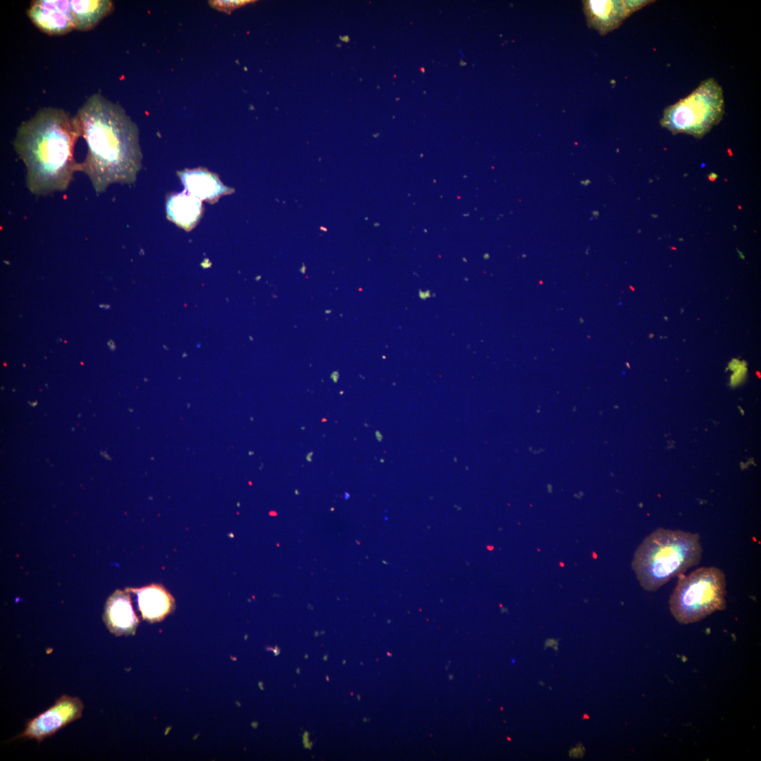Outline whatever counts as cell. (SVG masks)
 Listing matches in <instances>:
<instances>
[{"label": "cell", "instance_id": "obj_1", "mask_svg": "<svg viewBox=\"0 0 761 761\" xmlns=\"http://www.w3.org/2000/svg\"><path fill=\"white\" fill-rule=\"evenodd\" d=\"M87 145L78 171L101 193L111 184H132L141 168L138 128L124 109L100 94H92L75 116Z\"/></svg>", "mask_w": 761, "mask_h": 761}, {"label": "cell", "instance_id": "obj_2", "mask_svg": "<svg viewBox=\"0 0 761 761\" xmlns=\"http://www.w3.org/2000/svg\"><path fill=\"white\" fill-rule=\"evenodd\" d=\"M81 137L75 116L43 108L18 128L13 147L26 168V186L35 195L66 190L78 171L74 147Z\"/></svg>", "mask_w": 761, "mask_h": 761}, {"label": "cell", "instance_id": "obj_3", "mask_svg": "<svg viewBox=\"0 0 761 761\" xmlns=\"http://www.w3.org/2000/svg\"><path fill=\"white\" fill-rule=\"evenodd\" d=\"M702 551L698 533L658 528L636 549L632 568L641 587L655 591L698 564Z\"/></svg>", "mask_w": 761, "mask_h": 761}, {"label": "cell", "instance_id": "obj_4", "mask_svg": "<svg viewBox=\"0 0 761 761\" xmlns=\"http://www.w3.org/2000/svg\"><path fill=\"white\" fill-rule=\"evenodd\" d=\"M669 609L680 624L697 622L726 607V577L716 567H700L679 576Z\"/></svg>", "mask_w": 761, "mask_h": 761}, {"label": "cell", "instance_id": "obj_5", "mask_svg": "<svg viewBox=\"0 0 761 761\" xmlns=\"http://www.w3.org/2000/svg\"><path fill=\"white\" fill-rule=\"evenodd\" d=\"M724 97L722 87L709 78L684 98L664 109L660 125L673 134L702 138L722 119Z\"/></svg>", "mask_w": 761, "mask_h": 761}, {"label": "cell", "instance_id": "obj_6", "mask_svg": "<svg viewBox=\"0 0 761 761\" xmlns=\"http://www.w3.org/2000/svg\"><path fill=\"white\" fill-rule=\"evenodd\" d=\"M83 708L84 705L79 698L63 695L54 705L29 720L18 738L41 742L81 717Z\"/></svg>", "mask_w": 761, "mask_h": 761}, {"label": "cell", "instance_id": "obj_7", "mask_svg": "<svg viewBox=\"0 0 761 761\" xmlns=\"http://www.w3.org/2000/svg\"><path fill=\"white\" fill-rule=\"evenodd\" d=\"M650 0L583 1L588 25L605 35L619 27L633 13L654 2Z\"/></svg>", "mask_w": 761, "mask_h": 761}, {"label": "cell", "instance_id": "obj_8", "mask_svg": "<svg viewBox=\"0 0 761 761\" xmlns=\"http://www.w3.org/2000/svg\"><path fill=\"white\" fill-rule=\"evenodd\" d=\"M27 14L37 27L49 35H62L75 29L70 1L34 0Z\"/></svg>", "mask_w": 761, "mask_h": 761}, {"label": "cell", "instance_id": "obj_9", "mask_svg": "<svg viewBox=\"0 0 761 761\" xmlns=\"http://www.w3.org/2000/svg\"><path fill=\"white\" fill-rule=\"evenodd\" d=\"M104 620L109 630L116 636L135 633L139 619L133 611L128 594L118 590L109 598Z\"/></svg>", "mask_w": 761, "mask_h": 761}, {"label": "cell", "instance_id": "obj_10", "mask_svg": "<svg viewBox=\"0 0 761 761\" xmlns=\"http://www.w3.org/2000/svg\"><path fill=\"white\" fill-rule=\"evenodd\" d=\"M185 190L199 200L216 202L220 197L233 191L225 187L212 173L198 168L178 173Z\"/></svg>", "mask_w": 761, "mask_h": 761}, {"label": "cell", "instance_id": "obj_11", "mask_svg": "<svg viewBox=\"0 0 761 761\" xmlns=\"http://www.w3.org/2000/svg\"><path fill=\"white\" fill-rule=\"evenodd\" d=\"M137 590L138 607L144 619L160 621L173 610V598L163 586L152 584Z\"/></svg>", "mask_w": 761, "mask_h": 761}, {"label": "cell", "instance_id": "obj_12", "mask_svg": "<svg viewBox=\"0 0 761 761\" xmlns=\"http://www.w3.org/2000/svg\"><path fill=\"white\" fill-rule=\"evenodd\" d=\"M202 213V201L185 190L171 195L166 202L168 218L187 230L196 225Z\"/></svg>", "mask_w": 761, "mask_h": 761}, {"label": "cell", "instance_id": "obj_13", "mask_svg": "<svg viewBox=\"0 0 761 761\" xmlns=\"http://www.w3.org/2000/svg\"><path fill=\"white\" fill-rule=\"evenodd\" d=\"M75 29L89 31L113 10L109 0H70Z\"/></svg>", "mask_w": 761, "mask_h": 761}, {"label": "cell", "instance_id": "obj_14", "mask_svg": "<svg viewBox=\"0 0 761 761\" xmlns=\"http://www.w3.org/2000/svg\"><path fill=\"white\" fill-rule=\"evenodd\" d=\"M729 368L734 371V373L731 379V385H736L742 380L745 375V365H743L742 363L741 364V362L736 359V361H733L731 363V366H729Z\"/></svg>", "mask_w": 761, "mask_h": 761}, {"label": "cell", "instance_id": "obj_15", "mask_svg": "<svg viewBox=\"0 0 761 761\" xmlns=\"http://www.w3.org/2000/svg\"><path fill=\"white\" fill-rule=\"evenodd\" d=\"M216 2H217V3H214L213 5L214 6L216 5V7L217 8H220L221 6H223V5H224L225 6L221 8L225 9V8H230L229 6H230V8H235L239 7L240 6L246 4L248 2H251V1H217Z\"/></svg>", "mask_w": 761, "mask_h": 761}, {"label": "cell", "instance_id": "obj_16", "mask_svg": "<svg viewBox=\"0 0 761 761\" xmlns=\"http://www.w3.org/2000/svg\"><path fill=\"white\" fill-rule=\"evenodd\" d=\"M313 454H314V452H313V451H311V452H308V453H307V456H306V460H307V461L308 462H311V461H312V455H313Z\"/></svg>", "mask_w": 761, "mask_h": 761}, {"label": "cell", "instance_id": "obj_17", "mask_svg": "<svg viewBox=\"0 0 761 761\" xmlns=\"http://www.w3.org/2000/svg\"><path fill=\"white\" fill-rule=\"evenodd\" d=\"M349 497V495L347 493H345V498L347 500Z\"/></svg>", "mask_w": 761, "mask_h": 761}, {"label": "cell", "instance_id": "obj_18", "mask_svg": "<svg viewBox=\"0 0 761 761\" xmlns=\"http://www.w3.org/2000/svg\"><path fill=\"white\" fill-rule=\"evenodd\" d=\"M327 421V419H323L321 420V421H323H323Z\"/></svg>", "mask_w": 761, "mask_h": 761}, {"label": "cell", "instance_id": "obj_19", "mask_svg": "<svg viewBox=\"0 0 761 761\" xmlns=\"http://www.w3.org/2000/svg\"><path fill=\"white\" fill-rule=\"evenodd\" d=\"M304 428H305L304 427H302V428H301V429H302V430H304Z\"/></svg>", "mask_w": 761, "mask_h": 761}]
</instances>
